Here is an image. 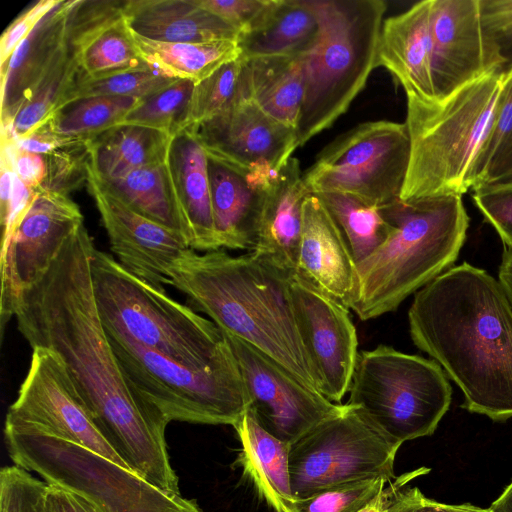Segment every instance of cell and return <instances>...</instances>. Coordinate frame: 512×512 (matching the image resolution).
I'll use <instances>...</instances> for the list:
<instances>
[{"label":"cell","mask_w":512,"mask_h":512,"mask_svg":"<svg viewBox=\"0 0 512 512\" xmlns=\"http://www.w3.org/2000/svg\"><path fill=\"white\" fill-rule=\"evenodd\" d=\"M95 249L84 224L48 270L22 290L14 317L33 349L55 354L100 435L134 473L180 494L165 439L170 422L128 381L95 303L90 260Z\"/></svg>","instance_id":"1"},{"label":"cell","mask_w":512,"mask_h":512,"mask_svg":"<svg viewBox=\"0 0 512 512\" xmlns=\"http://www.w3.org/2000/svg\"><path fill=\"white\" fill-rule=\"evenodd\" d=\"M413 343L462 391L467 411L512 418V303L498 279L467 262L414 294Z\"/></svg>","instance_id":"2"},{"label":"cell","mask_w":512,"mask_h":512,"mask_svg":"<svg viewBox=\"0 0 512 512\" xmlns=\"http://www.w3.org/2000/svg\"><path fill=\"white\" fill-rule=\"evenodd\" d=\"M289 275L250 252L232 256L222 249L198 254L189 248L167 269L169 285L191 308L317 390L291 304Z\"/></svg>","instance_id":"3"},{"label":"cell","mask_w":512,"mask_h":512,"mask_svg":"<svg viewBox=\"0 0 512 512\" xmlns=\"http://www.w3.org/2000/svg\"><path fill=\"white\" fill-rule=\"evenodd\" d=\"M382 212L392 230L377 250L357 264L359 290L352 310L362 321L395 311L407 297L453 267L469 226L462 196L455 194L399 199Z\"/></svg>","instance_id":"4"},{"label":"cell","mask_w":512,"mask_h":512,"mask_svg":"<svg viewBox=\"0 0 512 512\" xmlns=\"http://www.w3.org/2000/svg\"><path fill=\"white\" fill-rule=\"evenodd\" d=\"M505 75L491 70L442 99L406 93L410 160L400 200L462 196L473 188Z\"/></svg>","instance_id":"5"},{"label":"cell","mask_w":512,"mask_h":512,"mask_svg":"<svg viewBox=\"0 0 512 512\" xmlns=\"http://www.w3.org/2000/svg\"><path fill=\"white\" fill-rule=\"evenodd\" d=\"M93 293L105 330L182 365L206 369L236 361L221 329L193 308L129 272L96 247Z\"/></svg>","instance_id":"6"},{"label":"cell","mask_w":512,"mask_h":512,"mask_svg":"<svg viewBox=\"0 0 512 512\" xmlns=\"http://www.w3.org/2000/svg\"><path fill=\"white\" fill-rule=\"evenodd\" d=\"M319 34L303 54L305 93L297 127L298 147L329 128L364 88L377 55L383 0H312Z\"/></svg>","instance_id":"7"},{"label":"cell","mask_w":512,"mask_h":512,"mask_svg":"<svg viewBox=\"0 0 512 512\" xmlns=\"http://www.w3.org/2000/svg\"><path fill=\"white\" fill-rule=\"evenodd\" d=\"M4 437L15 465L83 495L104 512H202L195 500L167 493L100 454L31 426L5 423Z\"/></svg>","instance_id":"8"},{"label":"cell","mask_w":512,"mask_h":512,"mask_svg":"<svg viewBox=\"0 0 512 512\" xmlns=\"http://www.w3.org/2000/svg\"><path fill=\"white\" fill-rule=\"evenodd\" d=\"M349 393L347 403L400 444L432 435L452 397L435 360L383 344L358 352Z\"/></svg>","instance_id":"9"},{"label":"cell","mask_w":512,"mask_h":512,"mask_svg":"<svg viewBox=\"0 0 512 512\" xmlns=\"http://www.w3.org/2000/svg\"><path fill=\"white\" fill-rule=\"evenodd\" d=\"M105 331L130 384L169 421L234 426L247 412L237 359L195 369Z\"/></svg>","instance_id":"10"},{"label":"cell","mask_w":512,"mask_h":512,"mask_svg":"<svg viewBox=\"0 0 512 512\" xmlns=\"http://www.w3.org/2000/svg\"><path fill=\"white\" fill-rule=\"evenodd\" d=\"M402 444L379 429L358 406L323 421L290 444L289 475L295 500L351 482L395 478Z\"/></svg>","instance_id":"11"},{"label":"cell","mask_w":512,"mask_h":512,"mask_svg":"<svg viewBox=\"0 0 512 512\" xmlns=\"http://www.w3.org/2000/svg\"><path fill=\"white\" fill-rule=\"evenodd\" d=\"M409 160L405 123L366 122L327 145L303 181L312 194H346L383 209L400 199Z\"/></svg>","instance_id":"12"},{"label":"cell","mask_w":512,"mask_h":512,"mask_svg":"<svg viewBox=\"0 0 512 512\" xmlns=\"http://www.w3.org/2000/svg\"><path fill=\"white\" fill-rule=\"evenodd\" d=\"M224 334L241 371L248 410L275 438L291 444L345 409L346 404L334 403L308 387L252 344Z\"/></svg>","instance_id":"13"},{"label":"cell","mask_w":512,"mask_h":512,"mask_svg":"<svg viewBox=\"0 0 512 512\" xmlns=\"http://www.w3.org/2000/svg\"><path fill=\"white\" fill-rule=\"evenodd\" d=\"M288 288L317 390L340 403L349 391L358 355L349 309L299 271L289 275Z\"/></svg>","instance_id":"14"},{"label":"cell","mask_w":512,"mask_h":512,"mask_svg":"<svg viewBox=\"0 0 512 512\" xmlns=\"http://www.w3.org/2000/svg\"><path fill=\"white\" fill-rule=\"evenodd\" d=\"M5 423L31 426L129 469L95 428L65 367L49 350L33 349L27 375Z\"/></svg>","instance_id":"15"},{"label":"cell","mask_w":512,"mask_h":512,"mask_svg":"<svg viewBox=\"0 0 512 512\" xmlns=\"http://www.w3.org/2000/svg\"><path fill=\"white\" fill-rule=\"evenodd\" d=\"M82 224L81 210L68 195L37 191L7 250L0 254L2 334L6 323L14 316L22 290L48 270L65 242Z\"/></svg>","instance_id":"16"},{"label":"cell","mask_w":512,"mask_h":512,"mask_svg":"<svg viewBox=\"0 0 512 512\" xmlns=\"http://www.w3.org/2000/svg\"><path fill=\"white\" fill-rule=\"evenodd\" d=\"M188 130L209 159L243 176L262 161L281 170L298 147L297 131L265 114L249 91L218 115Z\"/></svg>","instance_id":"17"},{"label":"cell","mask_w":512,"mask_h":512,"mask_svg":"<svg viewBox=\"0 0 512 512\" xmlns=\"http://www.w3.org/2000/svg\"><path fill=\"white\" fill-rule=\"evenodd\" d=\"M87 189L95 201L117 261L135 276L163 288L167 269L188 246L185 236L136 212L109 191L88 166Z\"/></svg>","instance_id":"18"},{"label":"cell","mask_w":512,"mask_h":512,"mask_svg":"<svg viewBox=\"0 0 512 512\" xmlns=\"http://www.w3.org/2000/svg\"><path fill=\"white\" fill-rule=\"evenodd\" d=\"M430 41L435 99L499 69L483 32L479 0H431Z\"/></svg>","instance_id":"19"},{"label":"cell","mask_w":512,"mask_h":512,"mask_svg":"<svg viewBox=\"0 0 512 512\" xmlns=\"http://www.w3.org/2000/svg\"><path fill=\"white\" fill-rule=\"evenodd\" d=\"M297 271L352 309L359 290L357 264L337 222L312 193L303 202Z\"/></svg>","instance_id":"20"},{"label":"cell","mask_w":512,"mask_h":512,"mask_svg":"<svg viewBox=\"0 0 512 512\" xmlns=\"http://www.w3.org/2000/svg\"><path fill=\"white\" fill-rule=\"evenodd\" d=\"M165 163L188 246L205 252L220 249L213 220L208 156L190 130L172 137Z\"/></svg>","instance_id":"21"},{"label":"cell","mask_w":512,"mask_h":512,"mask_svg":"<svg viewBox=\"0 0 512 512\" xmlns=\"http://www.w3.org/2000/svg\"><path fill=\"white\" fill-rule=\"evenodd\" d=\"M309 194L299 161L291 157L264 191L256 245L250 253L285 273L297 271L303 202Z\"/></svg>","instance_id":"22"},{"label":"cell","mask_w":512,"mask_h":512,"mask_svg":"<svg viewBox=\"0 0 512 512\" xmlns=\"http://www.w3.org/2000/svg\"><path fill=\"white\" fill-rule=\"evenodd\" d=\"M72 1H60L17 47L1 74V128L15 116L67 46Z\"/></svg>","instance_id":"23"},{"label":"cell","mask_w":512,"mask_h":512,"mask_svg":"<svg viewBox=\"0 0 512 512\" xmlns=\"http://www.w3.org/2000/svg\"><path fill=\"white\" fill-rule=\"evenodd\" d=\"M431 0L383 21L377 67L386 68L406 93L433 100L430 41Z\"/></svg>","instance_id":"24"},{"label":"cell","mask_w":512,"mask_h":512,"mask_svg":"<svg viewBox=\"0 0 512 512\" xmlns=\"http://www.w3.org/2000/svg\"><path fill=\"white\" fill-rule=\"evenodd\" d=\"M124 17L135 34L160 42H238L241 34L198 0H126Z\"/></svg>","instance_id":"25"},{"label":"cell","mask_w":512,"mask_h":512,"mask_svg":"<svg viewBox=\"0 0 512 512\" xmlns=\"http://www.w3.org/2000/svg\"><path fill=\"white\" fill-rule=\"evenodd\" d=\"M318 34L312 0H269L255 22L240 34V57L302 55L311 50Z\"/></svg>","instance_id":"26"},{"label":"cell","mask_w":512,"mask_h":512,"mask_svg":"<svg viewBox=\"0 0 512 512\" xmlns=\"http://www.w3.org/2000/svg\"><path fill=\"white\" fill-rule=\"evenodd\" d=\"M214 227L219 248L253 251L264 192L235 170L208 158Z\"/></svg>","instance_id":"27"},{"label":"cell","mask_w":512,"mask_h":512,"mask_svg":"<svg viewBox=\"0 0 512 512\" xmlns=\"http://www.w3.org/2000/svg\"><path fill=\"white\" fill-rule=\"evenodd\" d=\"M233 427L241 443L236 466L276 512H292L295 499L290 487V443L265 431L249 410Z\"/></svg>","instance_id":"28"},{"label":"cell","mask_w":512,"mask_h":512,"mask_svg":"<svg viewBox=\"0 0 512 512\" xmlns=\"http://www.w3.org/2000/svg\"><path fill=\"white\" fill-rule=\"evenodd\" d=\"M243 60L251 99L265 114L297 131L305 93L303 54Z\"/></svg>","instance_id":"29"},{"label":"cell","mask_w":512,"mask_h":512,"mask_svg":"<svg viewBox=\"0 0 512 512\" xmlns=\"http://www.w3.org/2000/svg\"><path fill=\"white\" fill-rule=\"evenodd\" d=\"M172 137L137 125H117L89 140L90 167L101 180L166 160Z\"/></svg>","instance_id":"30"},{"label":"cell","mask_w":512,"mask_h":512,"mask_svg":"<svg viewBox=\"0 0 512 512\" xmlns=\"http://www.w3.org/2000/svg\"><path fill=\"white\" fill-rule=\"evenodd\" d=\"M132 34L147 65L170 78L190 80L195 84L241 55L237 41L170 43L150 40L133 31Z\"/></svg>","instance_id":"31"},{"label":"cell","mask_w":512,"mask_h":512,"mask_svg":"<svg viewBox=\"0 0 512 512\" xmlns=\"http://www.w3.org/2000/svg\"><path fill=\"white\" fill-rule=\"evenodd\" d=\"M68 44L78 57L80 76L84 79H103L150 67L137 49L124 12L86 37Z\"/></svg>","instance_id":"32"},{"label":"cell","mask_w":512,"mask_h":512,"mask_svg":"<svg viewBox=\"0 0 512 512\" xmlns=\"http://www.w3.org/2000/svg\"><path fill=\"white\" fill-rule=\"evenodd\" d=\"M99 180L136 212L184 235L165 161L133 170L120 178Z\"/></svg>","instance_id":"33"},{"label":"cell","mask_w":512,"mask_h":512,"mask_svg":"<svg viewBox=\"0 0 512 512\" xmlns=\"http://www.w3.org/2000/svg\"><path fill=\"white\" fill-rule=\"evenodd\" d=\"M81 73L76 53L67 42L54 65L23 104L13 122L1 128V140H15L47 123L65 108V98Z\"/></svg>","instance_id":"34"},{"label":"cell","mask_w":512,"mask_h":512,"mask_svg":"<svg viewBox=\"0 0 512 512\" xmlns=\"http://www.w3.org/2000/svg\"><path fill=\"white\" fill-rule=\"evenodd\" d=\"M315 195L320 197L340 227L356 264L377 250L392 230L391 223L378 207L341 193Z\"/></svg>","instance_id":"35"},{"label":"cell","mask_w":512,"mask_h":512,"mask_svg":"<svg viewBox=\"0 0 512 512\" xmlns=\"http://www.w3.org/2000/svg\"><path fill=\"white\" fill-rule=\"evenodd\" d=\"M142 99L98 96L76 101L44 125L67 138L91 140L119 125Z\"/></svg>","instance_id":"36"},{"label":"cell","mask_w":512,"mask_h":512,"mask_svg":"<svg viewBox=\"0 0 512 512\" xmlns=\"http://www.w3.org/2000/svg\"><path fill=\"white\" fill-rule=\"evenodd\" d=\"M246 91L244 60L239 57L195 84L181 131L218 115Z\"/></svg>","instance_id":"37"},{"label":"cell","mask_w":512,"mask_h":512,"mask_svg":"<svg viewBox=\"0 0 512 512\" xmlns=\"http://www.w3.org/2000/svg\"><path fill=\"white\" fill-rule=\"evenodd\" d=\"M195 83L177 79L146 97L119 125H137L175 136L181 131Z\"/></svg>","instance_id":"38"},{"label":"cell","mask_w":512,"mask_h":512,"mask_svg":"<svg viewBox=\"0 0 512 512\" xmlns=\"http://www.w3.org/2000/svg\"><path fill=\"white\" fill-rule=\"evenodd\" d=\"M176 80L152 67L97 80L84 79L79 76L65 98V107L76 101L98 96L144 99L166 88Z\"/></svg>","instance_id":"39"},{"label":"cell","mask_w":512,"mask_h":512,"mask_svg":"<svg viewBox=\"0 0 512 512\" xmlns=\"http://www.w3.org/2000/svg\"><path fill=\"white\" fill-rule=\"evenodd\" d=\"M89 140L65 146L45 157L47 173L37 191L68 195L78 189L88 177L90 163Z\"/></svg>","instance_id":"40"},{"label":"cell","mask_w":512,"mask_h":512,"mask_svg":"<svg viewBox=\"0 0 512 512\" xmlns=\"http://www.w3.org/2000/svg\"><path fill=\"white\" fill-rule=\"evenodd\" d=\"M388 483L383 478L356 481L295 500L292 512H358Z\"/></svg>","instance_id":"41"},{"label":"cell","mask_w":512,"mask_h":512,"mask_svg":"<svg viewBox=\"0 0 512 512\" xmlns=\"http://www.w3.org/2000/svg\"><path fill=\"white\" fill-rule=\"evenodd\" d=\"M47 485L17 465L2 468L0 512H45Z\"/></svg>","instance_id":"42"},{"label":"cell","mask_w":512,"mask_h":512,"mask_svg":"<svg viewBox=\"0 0 512 512\" xmlns=\"http://www.w3.org/2000/svg\"><path fill=\"white\" fill-rule=\"evenodd\" d=\"M480 17L489 52L496 66H512V0H479Z\"/></svg>","instance_id":"43"},{"label":"cell","mask_w":512,"mask_h":512,"mask_svg":"<svg viewBox=\"0 0 512 512\" xmlns=\"http://www.w3.org/2000/svg\"><path fill=\"white\" fill-rule=\"evenodd\" d=\"M473 200L504 246L512 247V180L474 187Z\"/></svg>","instance_id":"44"},{"label":"cell","mask_w":512,"mask_h":512,"mask_svg":"<svg viewBox=\"0 0 512 512\" xmlns=\"http://www.w3.org/2000/svg\"><path fill=\"white\" fill-rule=\"evenodd\" d=\"M512 132V66L506 69L499 103L483 152L478 160L474 184L499 147Z\"/></svg>","instance_id":"45"},{"label":"cell","mask_w":512,"mask_h":512,"mask_svg":"<svg viewBox=\"0 0 512 512\" xmlns=\"http://www.w3.org/2000/svg\"><path fill=\"white\" fill-rule=\"evenodd\" d=\"M59 0H40L20 14L4 31L0 41V66L3 67L17 47L30 35Z\"/></svg>","instance_id":"46"},{"label":"cell","mask_w":512,"mask_h":512,"mask_svg":"<svg viewBox=\"0 0 512 512\" xmlns=\"http://www.w3.org/2000/svg\"><path fill=\"white\" fill-rule=\"evenodd\" d=\"M200 5L240 30L246 31L269 0H198Z\"/></svg>","instance_id":"47"},{"label":"cell","mask_w":512,"mask_h":512,"mask_svg":"<svg viewBox=\"0 0 512 512\" xmlns=\"http://www.w3.org/2000/svg\"><path fill=\"white\" fill-rule=\"evenodd\" d=\"M37 191L27 187L14 174L13 187L11 197L6 210L0 214L2 225L1 252L3 254L12 239V236L29 211L35 198Z\"/></svg>","instance_id":"48"},{"label":"cell","mask_w":512,"mask_h":512,"mask_svg":"<svg viewBox=\"0 0 512 512\" xmlns=\"http://www.w3.org/2000/svg\"><path fill=\"white\" fill-rule=\"evenodd\" d=\"M9 148L13 170L27 187L38 190L47 173L46 160L43 155L17 148L11 141L1 140Z\"/></svg>","instance_id":"49"},{"label":"cell","mask_w":512,"mask_h":512,"mask_svg":"<svg viewBox=\"0 0 512 512\" xmlns=\"http://www.w3.org/2000/svg\"><path fill=\"white\" fill-rule=\"evenodd\" d=\"M45 512H104L94 502L67 488L48 484L44 498Z\"/></svg>","instance_id":"50"},{"label":"cell","mask_w":512,"mask_h":512,"mask_svg":"<svg viewBox=\"0 0 512 512\" xmlns=\"http://www.w3.org/2000/svg\"><path fill=\"white\" fill-rule=\"evenodd\" d=\"M8 141L22 150L47 156L65 146L84 140L62 137L43 125L15 140Z\"/></svg>","instance_id":"51"},{"label":"cell","mask_w":512,"mask_h":512,"mask_svg":"<svg viewBox=\"0 0 512 512\" xmlns=\"http://www.w3.org/2000/svg\"><path fill=\"white\" fill-rule=\"evenodd\" d=\"M429 471V468L421 467L393 478L388 482L387 486L386 483L358 512H386L411 480L425 475Z\"/></svg>","instance_id":"52"},{"label":"cell","mask_w":512,"mask_h":512,"mask_svg":"<svg viewBox=\"0 0 512 512\" xmlns=\"http://www.w3.org/2000/svg\"><path fill=\"white\" fill-rule=\"evenodd\" d=\"M509 180H512V132L478 177L474 187Z\"/></svg>","instance_id":"53"},{"label":"cell","mask_w":512,"mask_h":512,"mask_svg":"<svg viewBox=\"0 0 512 512\" xmlns=\"http://www.w3.org/2000/svg\"><path fill=\"white\" fill-rule=\"evenodd\" d=\"M425 496L417 487H405L386 512H421Z\"/></svg>","instance_id":"54"},{"label":"cell","mask_w":512,"mask_h":512,"mask_svg":"<svg viewBox=\"0 0 512 512\" xmlns=\"http://www.w3.org/2000/svg\"><path fill=\"white\" fill-rule=\"evenodd\" d=\"M421 512H492V510L472 504H445L425 497Z\"/></svg>","instance_id":"55"},{"label":"cell","mask_w":512,"mask_h":512,"mask_svg":"<svg viewBox=\"0 0 512 512\" xmlns=\"http://www.w3.org/2000/svg\"><path fill=\"white\" fill-rule=\"evenodd\" d=\"M498 280L512 303V247L504 246L499 266Z\"/></svg>","instance_id":"56"},{"label":"cell","mask_w":512,"mask_h":512,"mask_svg":"<svg viewBox=\"0 0 512 512\" xmlns=\"http://www.w3.org/2000/svg\"><path fill=\"white\" fill-rule=\"evenodd\" d=\"M489 508L492 512H512V481Z\"/></svg>","instance_id":"57"}]
</instances>
